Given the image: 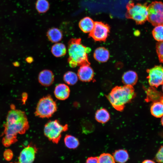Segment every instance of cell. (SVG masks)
I'll return each instance as SVG.
<instances>
[{
	"label": "cell",
	"mask_w": 163,
	"mask_h": 163,
	"mask_svg": "<svg viewBox=\"0 0 163 163\" xmlns=\"http://www.w3.org/2000/svg\"><path fill=\"white\" fill-rule=\"evenodd\" d=\"M147 20L153 26L163 25V2L155 1L147 6Z\"/></svg>",
	"instance_id": "obj_6"
},
{
	"label": "cell",
	"mask_w": 163,
	"mask_h": 163,
	"mask_svg": "<svg viewBox=\"0 0 163 163\" xmlns=\"http://www.w3.org/2000/svg\"><path fill=\"white\" fill-rule=\"evenodd\" d=\"M65 144L68 148L75 149L79 145V141L76 137L70 135H66L64 139Z\"/></svg>",
	"instance_id": "obj_22"
},
{
	"label": "cell",
	"mask_w": 163,
	"mask_h": 163,
	"mask_svg": "<svg viewBox=\"0 0 163 163\" xmlns=\"http://www.w3.org/2000/svg\"><path fill=\"white\" fill-rule=\"evenodd\" d=\"M150 112L156 117H162L163 116V101L153 102L150 108Z\"/></svg>",
	"instance_id": "obj_19"
},
{
	"label": "cell",
	"mask_w": 163,
	"mask_h": 163,
	"mask_svg": "<svg viewBox=\"0 0 163 163\" xmlns=\"http://www.w3.org/2000/svg\"><path fill=\"white\" fill-rule=\"evenodd\" d=\"M25 61L27 62L30 63L32 62L33 59L31 57L29 56L26 58Z\"/></svg>",
	"instance_id": "obj_31"
},
{
	"label": "cell",
	"mask_w": 163,
	"mask_h": 163,
	"mask_svg": "<svg viewBox=\"0 0 163 163\" xmlns=\"http://www.w3.org/2000/svg\"><path fill=\"white\" fill-rule=\"evenodd\" d=\"M37 151L35 145L30 143L20 152L18 163H33Z\"/></svg>",
	"instance_id": "obj_9"
},
{
	"label": "cell",
	"mask_w": 163,
	"mask_h": 163,
	"mask_svg": "<svg viewBox=\"0 0 163 163\" xmlns=\"http://www.w3.org/2000/svg\"><path fill=\"white\" fill-rule=\"evenodd\" d=\"M5 159L7 161L11 160L13 157V153L12 151L10 149H7L5 151L3 154Z\"/></svg>",
	"instance_id": "obj_29"
},
{
	"label": "cell",
	"mask_w": 163,
	"mask_h": 163,
	"mask_svg": "<svg viewBox=\"0 0 163 163\" xmlns=\"http://www.w3.org/2000/svg\"><path fill=\"white\" fill-rule=\"evenodd\" d=\"M95 117L96 120L98 122L105 123L109 120L110 115L106 109L101 108L97 111Z\"/></svg>",
	"instance_id": "obj_21"
},
{
	"label": "cell",
	"mask_w": 163,
	"mask_h": 163,
	"mask_svg": "<svg viewBox=\"0 0 163 163\" xmlns=\"http://www.w3.org/2000/svg\"><path fill=\"white\" fill-rule=\"evenodd\" d=\"M85 163H98L97 157H91L86 160Z\"/></svg>",
	"instance_id": "obj_30"
},
{
	"label": "cell",
	"mask_w": 163,
	"mask_h": 163,
	"mask_svg": "<svg viewBox=\"0 0 163 163\" xmlns=\"http://www.w3.org/2000/svg\"><path fill=\"white\" fill-rule=\"evenodd\" d=\"M142 163H156L154 161L151 160L147 159L144 160Z\"/></svg>",
	"instance_id": "obj_32"
},
{
	"label": "cell",
	"mask_w": 163,
	"mask_h": 163,
	"mask_svg": "<svg viewBox=\"0 0 163 163\" xmlns=\"http://www.w3.org/2000/svg\"><path fill=\"white\" fill-rule=\"evenodd\" d=\"M47 36L49 40L53 43H57L60 41L62 38V34L59 29L53 28L47 31Z\"/></svg>",
	"instance_id": "obj_17"
},
{
	"label": "cell",
	"mask_w": 163,
	"mask_h": 163,
	"mask_svg": "<svg viewBox=\"0 0 163 163\" xmlns=\"http://www.w3.org/2000/svg\"><path fill=\"white\" fill-rule=\"evenodd\" d=\"M63 78L65 82L67 84L73 85L78 81V77L74 72L68 71L64 74Z\"/></svg>",
	"instance_id": "obj_23"
},
{
	"label": "cell",
	"mask_w": 163,
	"mask_h": 163,
	"mask_svg": "<svg viewBox=\"0 0 163 163\" xmlns=\"http://www.w3.org/2000/svg\"><path fill=\"white\" fill-rule=\"evenodd\" d=\"M110 30V27L107 24L101 22L95 21L89 36L95 41H105L108 36Z\"/></svg>",
	"instance_id": "obj_7"
},
{
	"label": "cell",
	"mask_w": 163,
	"mask_h": 163,
	"mask_svg": "<svg viewBox=\"0 0 163 163\" xmlns=\"http://www.w3.org/2000/svg\"><path fill=\"white\" fill-rule=\"evenodd\" d=\"M68 129L67 124L62 125L58 120H50L44 126V134L49 140L57 144L61 137L62 133Z\"/></svg>",
	"instance_id": "obj_5"
},
{
	"label": "cell",
	"mask_w": 163,
	"mask_h": 163,
	"mask_svg": "<svg viewBox=\"0 0 163 163\" xmlns=\"http://www.w3.org/2000/svg\"><path fill=\"white\" fill-rule=\"evenodd\" d=\"M161 123L162 125L163 126V116L161 117Z\"/></svg>",
	"instance_id": "obj_34"
},
{
	"label": "cell",
	"mask_w": 163,
	"mask_h": 163,
	"mask_svg": "<svg viewBox=\"0 0 163 163\" xmlns=\"http://www.w3.org/2000/svg\"><path fill=\"white\" fill-rule=\"evenodd\" d=\"M162 91L163 93V84L162 85Z\"/></svg>",
	"instance_id": "obj_35"
},
{
	"label": "cell",
	"mask_w": 163,
	"mask_h": 163,
	"mask_svg": "<svg viewBox=\"0 0 163 163\" xmlns=\"http://www.w3.org/2000/svg\"><path fill=\"white\" fill-rule=\"evenodd\" d=\"M69 57L68 61L72 68L86 65H90L88 54L91 49L84 45L80 38L71 39L68 43Z\"/></svg>",
	"instance_id": "obj_1"
},
{
	"label": "cell",
	"mask_w": 163,
	"mask_h": 163,
	"mask_svg": "<svg viewBox=\"0 0 163 163\" xmlns=\"http://www.w3.org/2000/svg\"><path fill=\"white\" fill-rule=\"evenodd\" d=\"M156 50L159 62L163 63V41L156 43Z\"/></svg>",
	"instance_id": "obj_27"
},
{
	"label": "cell",
	"mask_w": 163,
	"mask_h": 163,
	"mask_svg": "<svg viewBox=\"0 0 163 163\" xmlns=\"http://www.w3.org/2000/svg\"><path fill=\"white\" fill-rule=\"evenodd\" d=\"M12 64L15 67H18L20 66V63L18 61L14 62H13Z\"/></svg>",
	"instance_id": "obj_33"
},
{
	"label": "cell",
	"mask_w": 163,
	"mask_h": 163,
	"mask_svg": "<svg viewBox=\"0 0 163 163\" xmlns=\"http://www.w3.org/2000/svg\"><path fill=\"white\" fill-rule=\"evenodd\" d=\"M135 95L133 86L125 85L113 88L107 97L114 109L122 111L125 105L130 102Z\"/></svg>",
	"instance_id": "obj_2"
},
{
	"label": "cell",
	"mask_w": 163,
	"mask_h": 163,
	"mask_svg": "<svg viewBox=\"0 0 163 163\" xmlns=\"http://www.w3.org/2000/svg\"><path fill=\"white\" fill-rule=\"evenodd\" d=\"M110 53L106 48L101 47L97 48L94 53V58L97 61L101 62H107L109 59Z\"/></svg>",
	"instance_id": "obj_14"
},
{
	"label": "cell",
	"mask_w": 163,
	"mask_h": 163,
	"mask_svg": "<svg viewBox=\"0 0 163 163\" xmlns=\"http://www.w3.org/2000/svg\"><path fill=\"white\" fill-rule=\"evenodd\" d=\"M126 17L134 20L137 24H141L147 20V6L145 4H135L130 2L126 5Z\"/></svg>",
	"instance_id": "obj_4"
},
{
	"label": "cell",
	"mask_w": 163,
	"mask_h": 163,
	"mask_svg": "<svg viewBox=\"0 0 163 163\" xmlns=\"http://www.w3.org/2000/svg\"><path fill=\"white\" fill-rule=\"evenodd\" d=\"M15 163H18V162H17V163H16V162H15Z\"/></svg>",
	"instance_id": "obj_36"
},
{
	"label": "cell",
	"mask_w": 163,
	"mask_h": 163,
	"mask_svg": "<svg viewBox=\"0 0 163 163\" xmlns=\"http://www.w3.org/2000/svg\"><path fill=\"white\" fill-rule=\"evenodd\" d=\"M113 156L115 161L118 163H125L129 159L127 151L124 149H119L115 151Z\"/></svg>",
	"instance_id": "obj_18"
},
{
	"label": "cell",
	"mask_w": 163,
	"mask_h": 163,
	"mask_svg": "<svg viewBox=\"0 0 163 163\" xmlns=\"http://www.w3.org/2000/svg\"><path fill=\"white\" fill-rule=\"evenodd\" d=\"M94 24V22L91 18L87 17L80 21L79 23V26L83 32L90 33L93 28Z\"/></svg>",
	"instance_id": "obj_16"
},
{
	"label": "cell",
	"mask_w": 163,
	"mask_h": 163,
	"mask_svg": "<svg viewBox=\"0 0 163 163\" xmlns=\"http://www.w3.org/2000/svg\"><path fill=\"white\" fill-rule=\"evenodd\" d=\"M49 4L46 0H37L36 7L37 10L40 13H43L47 11L49 9Z\"/></svg>",
	"instance_id": "obj_25"
},
{
	"label": "cell",
	"mask_w": 163,
	"mask_h": 163,
	"mask_svg": "<svg viewBox=\"0 0 163 163\" xmlns=\"http://www.w3.org/2000/svg\"><path fill=\"white\" fill-rule=\"evenodd\" d=\"M57 109L56 102L50 95H48L40 99L34 114L40 118H49L53 115Z\"/></svg>",
	"instance_id": "obj_3"
},
{
	"label": "cell",
	"mask_w": 163,
	"mask_h": 163,
	"mask_svg": "<svg viewBox=\"0 0 163 163\" xmlns=\"http://www.w3.org/2000/svg\"><path fill=\"white\" fill-rule=\"evenodd\" d=\"M98 163H115L112 155L108 153H103L97 157Z\"/></svg>",
	"instance_id": "obj_26"
},
{
	"label": "cell",
	"mask_w": 163,
	"mask_h": 163,
	"mask_svg": "<svg viewBox=\"0 0 163 163\" xmlns=\"http://www.w3.org/2000/svg\"><path fill=\"white\" fill-rule=\"evenodd\" d=\"M77 75L81 81L89 82L93 79L94 72L89 65H84L80 66L78 70Z\"/></svg>",
	"instance_id": "obj_10"
},
{
	"label": "cell",
	"mask_w": 163,
	"mask_h": 163,
	"mask_svg": "<svg viewBox=\"0 0 163 163\" xmlns=\"http://www.w3.org/2000/svg\"><path fill=\"white\" fill-rule=\"evenodd\" d=\"M149 83L151 86L158 88L163 84V66H155L146 70Z\"/></svg>",
	"instance_id": "obj_8"
},
{
	"label": "cell",
	"mask_w": 163,
	"mask_h": 163,
	"mask_svg": "<svg viewBox=\"0 0 163 163\" xmlns=\"http://www.w3.org/2000/svg\"><path fill=\"white\" fill-rule=\"evenodd\" d=\"M51 51L53 54L56 57H60L65 55L66 53L65 45L62 43H57L52 46Z\"/></svg>",
	"instance_id": "obj_20"
},
{
	"label": "cell",
	"mask_w": 163,
	"mask_h": 163,
	"mask_svg": "<svg viewBox=\"0 0 163 163\" xmlns=\"http://www.w3.org/2000/svg\"><path fill=\"white\" fill-rule=\"evenodd\" d=\"M156 161L159 163H163V145L159 148L155 157Z\"/></svg>",
	"instance_id": "obj_28"
},
{
	"label": "cell",
	"mask_w": 163,
	"mask_h": 163,
	"mask_svg": "<svg viewBox=\"0 0 163 163\" xmlns=\"http://www.w3.org/2000/svg\"><path fill=\"white\" fill-rule=\"evenodd\" d=\"M70 90L69 86L64 84H60L55 87L54 94L58 99L64 100L67 99L70 95Z\"/></svg>",
	"instance_id": "obj_11"
},
{
	"label": "cell",
	"mask_w": 163,
	"mask_h": 163,
	"mask_svg": "<svg viewBox=\"0 0 163 163\" xmlns=\"http://www.w3.org/2000/svg\"><path fill=\"white\" fill-rule=\"evenodd\" d=\"M147 102L163 101V93L157 91L155 87H149L145 89Z\"/></svg>",
	"instance_id": "obj_12"
},
{
	"label": "cell",
	"mask_w": 163,
	"mask_h": 163,
	"mask_svg": "<svg viewBox=\"0 0 163 163\" xmlns=\"http://www.w3.org/2000/svg\"><path fill=\"white\" fill-rule=\"evenodd\" d=\"M54 79L53 72L49 70H44L39 74L38 79L39 83L42 85L48 86L52 85Z\"/></svg>",
	"instance_id": "obj_13"
},
{
	"label": "cell",
	"mask_w": 163,
	"mask_h": 163,
	"mask_svg": "<svg viewBox=\"0 0 163 163\" xmlns=\"http://www.w3.org/2000/svg\"><path fill=\"white\" fill-rule=\"evenodd\" d=\"M155 27L152 32L153 38L158 42L163 41V25Z\"/></svg>",
	"instance_id": "obj_24"
},
{
	"label": "cell",
	"mask_w": 163,
	"mask_h": 163,
	"mask_svg": "<svg viewBox=\"0 0 163 163\" xmlns=\"http://www.w3.org/2000/svg\"><path fill=\"white\" fill-rule=\"evenodd\" d=\"M122 80L123 83L126 85L133 86L137 82L138 76L135 72L133 71H128L124 73Z\"/></svg>",
	"instance_id": "obj_15"
}]
</instances>
